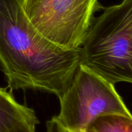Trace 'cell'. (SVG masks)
<instances>
[{"label":"cell","mask_w":132,"mask_h":132,"mask_svg":"<svg viewBox=\"0 0 132 132\" xmlns=\"http://www.w3.org/2000/svg\"><path fill=\"white\" fill-rule=\"evenodd\" d=\"M79 64V50H63L36 30L23 0H0V68L7 88L40 90L59 98Z\"/></svg>","instance_id":"obj_1"},{"label":"cell","mask_w":132,"mask_h":132,"mask_svg":"<svg viewBox=\"0 0 132 132\" xmlns=\"http://www.w3.org/2000/svg\"><path fill=\"white\" fill-rule=\"evenodd\" d=\"M80 64L111 83H132V0L103 8L79 49Z\"/></svg>","instance_id":"obj_2"},{"label":"cell","mask_w":132,"mask_h":132,"mask_svg":"<svg viewBox=\"0 0 132 132\" xmlns=\"http://www.w3.org/2000/svg\"><path fill=\"white\" fill-rule=\"evenodd\" d=\"M59 99L60 111L53 119L71 131L87 128L96 119L106 115L132 116L115 85L81 64Z\"/></svg>","instance_id":"obj_3"},{"label":"cell","mask_w":132,"mask_h":132,"mask_svg":"<svg viewBox=\"0 0 132 132\" xmlns=\"http://www.w3.org/2000/svg\"><path fill=\"white\" fill-rule=\"evenodd\" d=\"M23 8L41 36L63 50H77L103 6L98 0H23Z\"/></svg>","instance_id":"obj_4"},{"label":"cell","mask_w":132,"mask_h":132,"mask_svg":"<svg viewBox=\"0 0 132 132\" xmlns=\"http://www.w3.org/2000/svg\"><path fill=\"white\" fill-rule=\"evenodd\" d=\"M39 123L33 109L18 103L7 88L0 87V132H19Z\"/></svg>","instance_id":"obj_5"},{"label":"cell","mask_w":132,"mask_h":132,"mask_svg":"<svg viewBox=\"0 0 132 132\" xmlns=\"http://www.w3.org/2000/svg\"><path fill=\"white\" fill-rule=\"evenodd\" d=\"M88 128L93 132H132V116L116 114L101 116Z\"/></svg>","instance_id":"obj_6"},{"label":"cell","mask_w":132,"mask_h":132,"mask_svg":"<svg viewBox=\"0 0 132 132\" xmlns=\"http://www.w3.org/2000/svg\"><path fill=\"white\" fill-rule=\"evenodd\" d=\"M46 132H62L59 126L53 118L46 122Z\"/></svg>","instance_id":"obj_7"},{"label":"cell","mask_w":132,"mask_h":132,"mask_svg":"<svg viewBox=\"0 0 132 132\" xmlns=\"http://www.w3.org/2000/svg\"><path fill=\"white\" fill-rule=\"evenodd\" d=\"M53 118V117H52ZM59 128H60L62 132H93L92 130H90L89 128H87L86 129H83V130H73V131H71V130H66V129L63 128L60 125H59Z\"/></svg>","instance_id":"obj_8"},{"label":"cell","mask_w":132,"mask_h":132,"mask_svg":"<svg viewBox=\"0 0 132 132\" xmlns=\"http://www.w3.org/2000/svg\"><path fill=\"white\" fill-rule=\"evenodd\" d=\"M19 132H36V126H32V127L28 128L24 130H21Z\"/></svg>","instance_id":"obj_9"}]
</instances>
